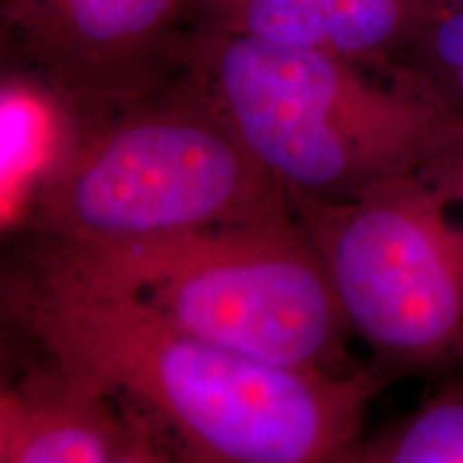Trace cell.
I'll return each mask as SVG.
<instances>
[{
	"label": "cell",
	"mask_w": 463,
	"mask_h": 463,
	"mask_svg": "<svg viewBox=\"0 0 463 463\" xmlns=\"http://www.w3.org/2000/svg\"><path fill=\"white\" fill-rule=\"evenodd\" d=\"M414 0H198L195 26L322 50L384 73Z\"/></svg>",
	"instance_id": "8"
},
{
	"label": "cell",
	"mask_w": 463,
	"mask_h": 463,
	"mask_svg": "<svg viewBox=\"0 0 463 463\" xmlns=\"http://www.w3.org/2000/svg\"><path fill=\"white\" fill-rule=\"evenodd\" d=\"M335 463H463V372Z\"/></svg>",
	"instance_id": "10"
},
{
	"label": "cell",
	"mask_w": 463,
	"mask_h": 463,
	"mask_svg": "<svg viewBox=\"0 0 463 463\" xmlns=\"http://www.w3.org/2000/svg\"><path fill=\"white\" fill-rule=\"evenodd\" d=\"M7 266L5 314L28 347L118 399L189 463H335L389 384L262 361L92 286L31 242Z\"/></svg>",
	"instance_id": "1"
},
{
	"label": "cell",
	"mask_w": 463,
	"mask_h": 463,
	"mask_svg": "<svg viewBox=\"0 0 463 463\" xmlns=\"http://www.w3.org/2000/svg\"><path fill=\"white\" fill-rule=\"evenodd\" d=\"M127 410V431L112 463H189L146 420Z\"/></svg>",
	"instance_id": "11"
},
{
	"label": "cell",
	"mask_w": 463,
	"mask_h": 463,
	"mask_svg": "<svg viewBox=\"0 0 463 463\" xmlns=\"http://www.w3.org/2000/svg\"><path fill=\"white\" fill-rule=\"evenodd\" d=\"M52 262L174 326L262 361L345 373L352 335L297 215L125 242L26 236Z\"/></svg>",
	"instance_id": "4"
},
{
	"label": "cell",
	"mask_w": 463,
	"mask_h": 463,
	"mask_svg": "<svg viewBox=\"0 0 463 463\" xmlns=\"http://www.w3.org/2000/svg\"><path fill=\"white\" fill-rule=\"evenodd\" d=\"M289 202L380 373L463 367V146L356 198Z\"/></svg>",
	"instance_id": "5"
},
{
	"label": "cell",
	"mask_w": 463,
	"mask_h": 463,
	"mask_svg": "<svg viewBox=\"0 0 463 463\" xmlns=\"http://www.w3.org/2000/svg\"><path fill=\"white\" fill-rule=\"evenodd\" d=\"M294 217L281 184L251 157L183 71L103 112L58 120L33 172L22 230L95 245Z\"/></svg>",
	"instance_id": "2"
},
{
	"label": "cell",
	"mask_w": 463,
	"mask_h": 463,
	"mask_svg": "<svg viewBox=\"0 0 463 463\" xmlns=\"http://www.w3.org/2000/svg\"><path fill=\"white\" fill-rule=\"evenodd\" d=\"M183 62L289 200L356 198L463 146V120L328 52L195 26Z\"/></svg>",
	"instance_id": "3"
},
{
	"label": "cell",
	"mask_w": 463,
	"mask_h": 463,
	"mask_svg": "<svg viewBox=\"0 0 463 463\" xmlns=\"http://www.w3.org/2000/svg\"><path fill=\"white\" fill-rule=\"evenodd\" d=\"M195 3H198V0H195Z\"/></svg>",
	"instance_id": "12"
},
{
	"label": "cell",
	"mask_w": 463,
	"mask_h": 463,
	"mask_svg": "<svg viewBox=\"0 0 463 463\" xmlns=\"http://www.w3.org/2000/svg\"><path fill=\"white\" fill-rule=\"evenodd\" d=\"M384 73L463 120V0H414Z\"/></svg>",
	"instance_id": "9"
},
{
	"label": "cell",
	"mask_w": 463,
	"mask_h": 463,
	"mask_svg": "<svg viewBox=\"0 0 463 463\" xmlns=\"http://www.w3.org/2000/svg\"><path fill=\"white\" fill-rule=\"evenodd\" d=\"M194 28L195 0H0L5 75L65 118L170 82Z\"/></svg>",
	"instance_id": "6"
},
{
	"label": "cell",
	"mask_w": 463,
	"mask_h": 463,
	"mask_svg": "<svg viewBox=\"0 0 463 463\" xmlns=\"http://www.w3.org/2000/svg\"><path fill=\"white\" fill-rule=\"evenodd\" d=\"M34 352L3 382L0 463H112L125 405L84 375Z\"/></svg>",
	"instance_id": "7"
}]
</instances>
